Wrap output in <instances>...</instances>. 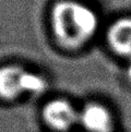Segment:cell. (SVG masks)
<instances>
[{"instance_id":"obj_4","label":"cell","mask_w":131,"mask_h":132,"mask_svg":"<svg viewBox=\"0 0 131 132\" xmlns=\"http://www.w3.org/2000/svg\"><path fill=\"white\" fill-rule=\"evenodd\" d=\"M79 123L87 132H111L113 117L104 105L91 103L79 111Z\"/></svg>"},{"instance_id":"obj_2","label":"cell","mask_w":131,"mask_h":132,"mask_svg":"<svg viewBox=\"0 0 131 132\" xmlns=\"http://www.w3.org/2000/svg\"><path fill=\"white\" fill-rule=\"evenodd\" d=\"M43 119L53 130L66 132L79 122V111L68 101L56 98L46 103L43 108Z\"/></svg>"},{"instance_id":"obj_7","label":"cell","mask_w":131,"mask_h":132,"mask_svg":"<svg viewBox=\"0 0 131 132\" xmlns=\"http://www.w3.org/2000/svg\"><path fill=\"white\" fill-rule=\"evenodd\" d=\"M111 132H113V131H111Z\"/></svg>"},{"instance_id":"obj_3","label":"cell","mask_w":131,"mask_h":132,"mask_svg":"<svg viewBox=\"0 0 131 132\" xmlns=\"http://www.w3.org/2000/svg\"><path fill=\"white\" fill-rule=\"evenodd\" d=\"M27 70L15 64L0 68V98L13 101L26 94Z\"/></svg>"},{"instance_id":"obj_6","label":"cell","mask_w":131,"mask_h":132,"mask_svg":"<svg viewBox=\"0 0 131 132\" xmlns=\"http://www.w3.org/2000/svg\"><path fill=\"white\" fill-rule=\"evenodd\" d=\"M128 78L131 80V67H129V69H128Z\"/></svg>"},{"instance_id":"obj_1","label":"cell","mask_w":131,"mask_h":132,"mask_svg":"<svg viewBox=\"0 0 131 132\" xmlns=\"http://www.w3.org/2000/svg\"><path fill=\"white\" fill-rule=\"evenodd\" d=\"M50 26L59 45L78 49L95 36L100 19L94 9L82 1L59 0L50 10Z\"/></svg>"},{"instance_id":"obj_5","label":"cell","mask_w":131,"mask_h":132,"mask_svg":"<svg viewBox=\"0 0 131 132\" xmlns=\"http://www.w3.org/2000/svg\"><path fill=\"white\" fill-rule=\"evenodd\" d=\"M106 39L115 54L131 58V16L116 19L107 29Z\"/></svg>"}]
</instances>
